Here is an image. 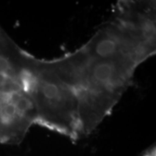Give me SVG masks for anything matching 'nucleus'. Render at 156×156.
<instances>
[{"label": "nucleus", "instance_id": "2", "mask_svg": "<svg viewBox=\"0 0 156 156\" xmlns=\"http://www.w3.org/2000/svg\"><path fill=\"white\" fill-rule=\"evenodd\" d=\"M28 90L36 109V124L73 140L80 139L77 95L51 60L32 56Z\"/></svg>", "mask_w": 156, "mask_h": 156}, {"label": "nucleus", "instance_id": "3", "mask_svg": "<svg viewBox=\"0 0 156 156\" xmlns=\"http://www.w3.org/2000/svg\"><path fill=\"white\" fill-rule=\"evenodd\" d=\"M155 2L119 1L112 22L146 59L155 54Z\"/></svg>", "mask_w": 156, "mask_h": 156}, {"label": "nucleus", "instance_id": "1", "mask_svg": "<svg viewBox=\"0 0 156 156\" xmlns=\"http://www.w3.org/2000/svg\"><path fill=\"white\" fill-rule=\"evenodd\" d=\"M53 62L77 95L83 137L92 133L111 114L139 66L108 24L82 47Z\"/></svg>", "mask_w": 156, "mask_h": 156}]
</instances>
